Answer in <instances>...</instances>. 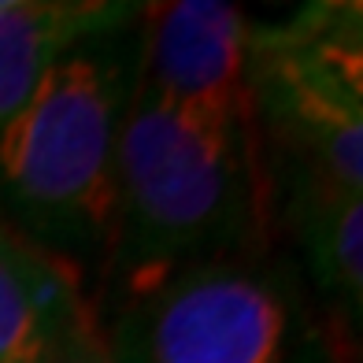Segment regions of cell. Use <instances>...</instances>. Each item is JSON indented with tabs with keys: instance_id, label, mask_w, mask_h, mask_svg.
<instances>
[{
	"instance_id": "6",
	"label": "cell",
	"mask_w": 363,
	"mask_h": 363,
	"mask_svg": "<svg viewBox=\"0 0 363 363\" xmlns=\"http://www.w3.org/2000/svg\"><path fill=\"white\" fill-rule=\"evenodd\" d=\"M138 19L141 4L123 0H8L0 11V130L63 56Z\"/></svg>"
},
{
	"instance_id": "1",
	"label": "cell",
	"mask_w": 363,
	"mask_h": 363,
	"mask_svg": "<svg viewBox=\"0 0 363 363\" xmlns=\"http://www.w3.org/2000/svg\"><path fill=\"white\" fill-rule=\"evenodd\" d=\"M271 186L252 111L178 104L130 82L115 148L101 301L234 249L271 245Z\"/></svg>"
},
{
	"instance_id": "8",
	"label": "cell",
	"mask_w": 363,
	"mask_h": 363,
	"mask_svg": "<svg viewBox=\"0 0 363 363\" xmlns=\"http://www.w3.org/2000/svg\"><path fill=\"white\" fill-rule=\"evenodd\" d=\"M74 289H82L74 263L45 252L0 211V363H41Z\"/></svg>"
},
{
	"instance_id": "3",
	"label": "cell",
	"mask_w": 363,
	"mask_h": 363,
	"mask_svg": "<svg viewBox=\"0 0 363 363\" xmlns=\"http://www.w3.org/2000/svg\"><path fill=\"white\" fill-rule=\"evenodd\" d=\"M134 67L89 41L48 71L0 130V196L45 252L104 263L115 223V148Z\"/></svg>"
},
{
	"instance_id": "7",
	"label": "cell",
	"mask_w": 363,
	"mask_h": 363,
	"mask_svg": "<svg viewBox=\"0 0 363 363\" xmlns=\"http://www.w3.org/2000/svg\"><path fill=\"white\" fill-rule=\"evenodd\" d=\"M363 196H293L274 208V226H286L301 249L308 282L323 296L326 323L356 341L363 319Z\"/></svg>"
},
{
	"instance_id": "2",
	"label": "cell",
	"mask_w": 363,
	"mask_h": 363,
	"mask_svg": "<svg viewBox=\"0 0 363 363\" xmlns=\"http://www.w3.org/2000/svg\"><path fill=\"white\" fill-rule=\"evenodd\" d=\"M115 363H356L271 256V245L219 252L101 301Z\"/></svg>"
},
{
	"instance_id": "5",
	"label": "cell",
	"mask_w": 363,
	"mask_h": 363,
	"mask_svg": "<svg viewBox=\"0 0 363 363\" xmlns=\"http://www.w3.org/2000/svg\"><path fill=\"white\" fill-rule=\"evenodd\" d=\"M141 45L134 82L178 104L252 111L249 93V26L238 4L171 0L141 4Z\"/></svg>"
},
{
	"instance_id": "9",
	"label": "cell",
	"mask_w": 363,
	"mask_h": 363,
	"mask_svg": "<svg viewBox=\"0 0 363 363\" xmlns=\"http://www.w3.org/2000/svg\"><path fill=\"white\" fill-rule=\"evenodd\" d=\"M41 363H115L96 293L82 286L67 296Z\"/></svg>"
},
{
	"instance_id": "4",
	"label": "cell",
	"mask_w": 363,
	"mask_h": 363,
	"mask_svg": "<svg viewBox=\"0 0 363 363\" xmlns=\"http://www.w3.org/2000/svg\"><path fill=\"white\" fill-rule=\"evenodd\" d=\"M249 93L274 208L363 189L359 4H308L249 26Z\"/></svg>"
}]
</instances>
